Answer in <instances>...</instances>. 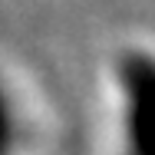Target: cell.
<instances>
[{
  "label": "cell",
  "instance_id": "7a4b0ae2",
  "mask_svg": "<svg viewBox=\"0 0 155 155\" xmlns=\"http://www.w3.org/2000/svg\"><path fill=\"white\" fill-rule=\"evenodd\" d=\"M17 149V116L10 106V96L0 83V155H10Z\"/></svg>",
  "mask_w": 155,
  "mask_h": 155
},
{
  "label": "cell",
  "instance_id": "6da1fadb",
  "mask_svg": "<svg viewBox=\"0 0 155 155\" xmlns=\"http://www.w3.org/2000/svg\"><path fill=\"white\" fill-rule=\"evenodd\" d=\"M116 73L125 96V155H155V56L129 50Z\"/></svg>",
  "mask_w": 155,
  "mask_h": 155
}]
</instances>
